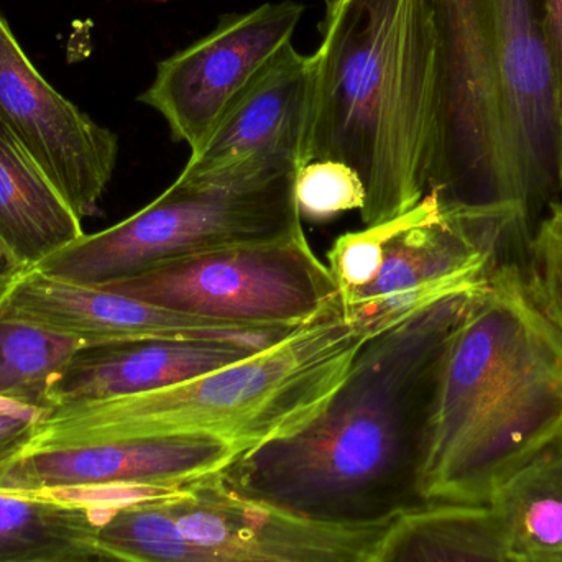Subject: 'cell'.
Masks as SVG:
<instances>
[{
	"mask_svg": "<svg viewBox=\"0 0 562 562\" xmlns=\"http://www.w3.org/2000/svg\"><path fill=\"white\" fill-rule=\"evenodd\" d=\"M82 221L56 193L19 138L0 121V239L26 267L85 236Z\"/></svg>",
	"mask_w": 562,
	"mask_h": 562,
	"instance_id": "cell-16",
	"label": "cell"
},
{
	"mask_svg": "<svg viewBox=\"0 0 562 562\" xmlns=\"http://www.w3.org/2000/svg\"><path fill=\"white\" fill-rule=\"evenodd\" d=\"M313 85V55L286 43L231 102L175 187L250 191L293 178L304 165Z\"/></svg>",
	"mask_w": 562,
	"mask_h": 562,
	"instance_id": "cell-10",
	"label": "cell"
},
{
	"mask_svg": "<svg viewBox=\"0 0 562 562\" xmlns=\"http://www.w3.org/2000/svg\"><path fill=\"white\" fill-rule=\"evenodd\" d=\"M317 30L304 165L356 170L363 226L389 223L428 194L438 112L431 2L326 0Z\"/></svg>",
	"mask_w": 562,
	"mask_h": 562,
	"instance_id": "cell-3",
	"label": "cell"
},
{
	"mask_svg": "<svg viewBox=\"0 0 562 562\" xmlns=\"http://www.w3.org/2000/svg\"><path fill=\"white\" fill-rule=\"evenodd\" d=\"M22 562H134L121 554L112 553L105 550L101 544H91V547L81 548L72 553L63 554L58 558H48V560L22 561Z\"/></svg>",
	"mask_w": 562,
	"mask_h": 562,
	"instance_id": "cell-26",
	"label": "cell"
},
{
	"mask_svg": "<svg viewBox=\"0 0 562 562\" xmlns=\"http://www.w3.org/2000/svg\"><path fill=\"white\" fill-rule=\"evenodd\" d=\"M35 422L0 412V477L25 448Z\"/></svg>",
	"mask_w": 562,
	"mask_h": 562,
	"instance_id": "cell-24",
	"label": "cell"
},
{
	"mask_svg": "<svg viewBox=\"0 0 562 562\" xmlns=\"http://www.w3.org/2000/svg\"><path fill=\"white\" fill-rule=\"evenodd\" d=\"M562 428V339L502 260L446 347L423 469L426 504L487 505L494 485Z\"/></svg>",
	"mask_w": 562,
	"mask_h": 562,
	"instance_id": "cell-4",
	"label": "cell"
},
{
	"mask_svg": "<svg viewBox=\"0 0 562 562\" xmlns=\"http://www.w3.org/2000/svg\"><path fill=\"white\" fill-rule=\"evenodd\" d=\"M294 177L250 191L175 187L109 229L85 234L35 266L76 281L112 283L165 263L301 229Z\"/></svg>",
	"mask_w": 562,
	"mask_h": 562,
	"instance_id": "cell-6",
	"label": "cell"
},
{
	"mask_svg": "<svg viewBox=\"0 0 562 562\" xmlns=\"http://www.w3.org/2000/svg\"><path fill=\"white\" fill-rule=\"evenodd\" d=\"M221 472L161 495L178 533L158 562H380L398 520H310L243 497L224 484Z\"/></svg>",
	"mask_w": 562,
	"mask_h": 562,
	"instance_id": "cell-8",
	"label": "cell"
},
{
	"mask_svg": "<svg viewBox=\"0 0 562 562\" xmlns=\"http://www.w3.org/2000/svg\"><path fill=\"white\" fill-rule=\"evenodd\" d=\"M530 240L528 290L562 339V201L548 207Z\"/></svg>",
	"mask_w": 562,
	"mask_h": 562,
	"instance_id": "cell-22",
	"label": "cell"
},
{
	"mask_svg": "<svg viewBox=\"0 0 562 562\" xmlns=\"http://www.w3.org/2000/svg\"><path fill=\"white\" fill-rule=\"evenodd\" d=\"M81 340L23 324L0 323V396L35 409L52 408L53 392Z\"/></svg>",
	"mask_w": 562,
	"mask_h": 562,
	"instance_id": "cell-20",
	"label": "cell"
},
{
	"mask_svg": "<svg viewBox=\"0 0 562 562\" xmlns=\"http://www.w3.org/2000/svg\"><path fill=\"white\" fill-rule=\"evenodd\" d=\"M239 456L233 446L201 436L95 442L15 459L0 491L170 494L224 471Z\"/></svg>",
	"mask_w": 562,
	"mask_h": 562,
	"instance_id": "cell-14",
	"label": "cell"
},
{
	"mask_svg": "<svg viewBox=\"0 0 562 562\" xmlns=\"http://www.w3.org/2000/svg\"><path fill=\"white\" fill-rule=\"evenodd\" d=\"M0 323L23 324L86 346L148 339L221 340L263 350L293 329L247 327L177 313L102 286L20 270L0 288Z\"/></svg>",
	"mask_w": 562,
	"mask_h": 562,
	"instance_id": "cell-12",
	"label": "cell"
},
{
	"mask_svg": "<svg viewBox=\"0 0 562 562\" xmlns=\"http://www.w3.org/2000/svg\"><path fill=\"white\" fill-rule=\"evenodd\" d=\"M0 412L30 419H36L42 415V409L30 408V406L20 405V403L2 398V396H0Z\"/></svg>",
	"mask_w": 562,
	"mask_h": 562,
	"instance_id": "cell-28",
	"label": "cell"
},
{
	"mask_svg": "<svg viewBox=\"0 0 562 562\" xmlns=\"http://www.w3.org/2000/svg\"><path fill=\"white\" fill-rule=\"evenodd\" d=\"M99 494L0 491V562L48 560L99 544Z\"/></svg>",
	"mask_w": 562,
	"mask_h": 562,
	"instance_id": "cell-19",
	"label": "cell"
},
{
	"mask_svg": "<svg viewBox=\"0 0 562 562\" xmlns=\"http://www.w3.org/2000/svg\"><path fill=\"white\" fill-rule=\"evenodd\" d=\"M102 288L177 313L281 329L310 323L340 297L303 227L175 260Z\"/></svg>",
	"mask_w": 562,
	"mask_h": 562,
	"instance_id": "cell-7",
	"label": "cell"
},
{
	"mask_svg": "<svg viewBox=\"0 0 562 562\" xmlns=\"http://www.w3.org/2000/svg\"><path fill=\"white\" fill-rule=\"evenodd\" d=\"M382 263L362 290L340 297L352 316L400 323L423 307L481 286L504 260L510 226L491 217L454 213L428 193L402 216L379 224Z\"/></svg>",
	"mask_w": 562,
	"mask_h": 562,
	"instance_id": "cell-9",
	"label": "cell"
},
{
	"mask_svg": "<svg viewBox=\"0 0 562 562\" xmlns=\"http://www.w3.org/2000/svg\"><path fill=\"white\" fill-rule=\"evenodd\" d=\"M395 324L352 316L339 297L273 346L196 379L157 392L43 409L19 458L167 436L217 439L244 454L311 422L339 389L363 344Z\"/></svg>",
	"mask_w": 562,
	"mask_h": 562,
	"instance_id": "cell-5",
	"label": "cell"
},
{
	"mask_svg": "<svg viewBox=\"0 0 562 562\" xmlns=\"http://www.w3.org/2000/svg\"><path fill=\"white\" fill-rule=\"evenodd\" d=\"M20 270H23L22 263L15 259L9 247L0 239V288L5 286Z\"/></svg>",
	"mask_w": 562,
	"mask_h": 562,
	"instance_id": "cell-27",
	"label": "cell"
},
{
	"mask_svg": "<svg viewBox=\"0 0 562 562\" xmlns=\"http://www.w3.org/2000/svg\"><path fill=\"white\" fill-rule=\"evenodd\" d=\"M380 562H524L487 505L428 504L395 521Z\"/></svg>",
	"mask_w": 562,
	"mask_h": 562,
	"instance_id": "cell-18",
	"label": "cell"
},
{
	"mask_svg": "<svg viewBox=\"0 0 562 562\" xmlns=\"http://www.w3.org/2000/svg\"><path fill=\"white\" fill-rule=\"evenodd\" d=\"M259 350L221 340L148 339L76 353L53 392V406L157 392L239 362ZM49 409V408H48Z\"/></svg>",
	"mask_w": 562,
	"mask_h": 562,
	"instance_id": "cell-15",
	"label": "cell"
},
{
	"mask_svg": "<svg viewBox=\"0 0 562 562\" xmlns=\"http://www.w3.org/2000/svg\"><path fill=\"white\" fill-rule=\"evenodd\" d=\"M438 112L428 193L525 234L562 194V101L540 0H429Z\"/></svg>",
	"mask_w": 562,
	"mask_h": 562,
	"instance_id": "cell-2",
	"label": "cell"
},
{
	"mask_svg": "<svg viewBox=\"0 0 562 562\" xmlns=\"http://www.w3.org/2000/svg\"><path fill=\"white\" fill-rule=\"evenodd\" d=\"M0 121L79 220L101 213L99 203L117 165V135L46 82L26 58L2 13Z\"/></svg>",
	"mask_w": 562,
	"mask_h": 562,
	"instance_id": "cell-13",
	"label": "cell"
},
{
	"mask_svg": "<svg viewBox=\"0 0 562 562\" xmlns=\"http://www.w3.org/2000/svg\"><path fill=\"white\" fill-rule=\"evenodd\" d=\"M524 562H562V561H524Z\"/></svg>",
	"mask_w": 562,
	"mask_h": 562,
	"instance_id": "cell-29",
	"label": "cell"
},
{
	"mask_svg": "<svg viewBox=\"0 0 562 562\" xmlns=\"http://www.w3.org/2000/svg\"><path fill=\"white\" fill-rule=\"evenodd\" d=\"M477 288L367 340L321 412L297 431L240 454L221 472L224 484L334 525L389 524L428 505L423 469L436 383Z\"/></svg>",
	"mask_w": 562,
	"mask_h": 562,
	"instance_id": "cell-1",
	"label": "cell"
},
{
	"mask_svg": "<svg viewBox=\"0 0 562 562\" xmlns=\"http://www.w3.org/2000/svg\"><path fill=\"white\" fill-rule=\"evenodd\" d=\"M382 263V229L370 226L336 239L327 252L329 267L340 297L349 296L375 279Z\"/></svg>",
	"mask_w": 562,
	"mask_h": 562,
	"instance_id": "cell-23",
	"label": "cell"
},
{
	"mask_svg": "<svg viewBox=\"0 0 562 562\" xmlns=\"http://www.w3.org/2000/svg\"><path fill=\"white\" fill-rule=\"evenodd\" d=\"M487 507L515 557L562 561V428L494 485Z\"/></svg>",
	"mask_w": 562,
	"mask_h": 562,
	"instance_id": "cell-17",
	"label": "cell"
},
{
	"mask_svg": "<svg viewBox=\"0 0 562 562\" xmlns=\"http://www.w3.org/2000/svg\"><path fill=\"white\" fill-rule=\"evenodd\" d=\"M304 5L267 2L224 13L213 32L158 63L138 101L167 121L173 140L200 150L231 102L291 42Z\"/></svg>",
	"mask_w": 562,
	"mask_h": 562,
	"instance_id": "cell-11",
	"label": "cell"
},
{
	"mask_svg": "<svg viewBox=\"0 0 562 562\" xmlns=\"http://www.w3.org/2000/svg\"><path fill=\"white\" fill-rule=\"evenodd\" d=\"M294 201L301 217L329 221L366 206V187L356 170L333 160L304 165L294 175Z\"/></svg>",
	"mask_w": 562,
	"mask_h": 562,
	"instance_id": "cell-21",
	"label": "cell"
},
{
	"mask_svg": "<svg viewBox=\"0 0 562 562\" xmlns=\"http://www.w3.org/2000/svg\"><path fill=\"white\" fill-rule=\"evenodd\" d=\"M544 40L562 101V0H540Z\"/></svg>",
	"mask_w": 562,
	"mask_h": 562,
	"instance_id": "cell-25",
	"label": "cell"
}]
</instances>
